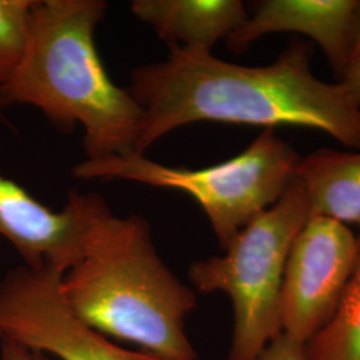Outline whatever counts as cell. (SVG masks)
Segmentation results:
<instances>
[{
	"mask_svg": "<svg viewBox=\"0 0 360 360\" xmlns=\"http://www.w3.org/2000/svg\"><path fill=\"white\" fill-rule=\"evenodd\" d=\"M35 0H0V86L13 77L26 52Z\"/></svg>",
	"mask_w": 360,
	"mask_h": 360,
	"instance_id": "13",
	"label": "cell"
},
{
	"mask_svg": "<svg viewBox=\"0 0 360 360\" xmlns=\"http://www.w3.org/2000/svg\"><path fill=\"white\" fill-rule=\"evenodd\" d=\"M360 58V0L358 7V16H356V28H355V41H354V58L352 63Z\"/></svg>",
	"mask_w": 360,
	"mask_h": 360,
	"instance_id": "17",
	"label": "cell"
},
{
	"mask_svg": "<svg viewBox=\"0 0 360 360\" xmlns=\"http://www.w3.org/2000/svg\"><path fill=\"white\" fill-rule=\"evenodd\" d=\"M309 219L294 179L281 200L239 232L223 255L193 262L188 279L202 294L221 292L233 309L229 360H257L281 330V292L291 245Z\"/></svg>",
	"mask_w": 360,
	"mask_h": 360,
	"instance_id": "5",
	"label": "cell"
},
{
	"mask_svg": "<svg viewBox=\"0 0 360 360\" xmlns=\"http://www.w3.org/2000/svg\"><path fill=\"white\" fill-rule=\"evenodd\" d=\"M1 339H3V336H1V333H0V342H1Z\"/></svg>",
	"mask_w": 360,
	"mask_h": 360,
	"instance_id": "18",
	"label": "cell"
},
{
	"mask_svg": "<svg viewBox=\"0 0 360 360\" xmlns=\"http://www.w3.org/2000/svg\"><path fill=\"white\" fill-rule=\"evenodd\" d=\"M0 360H55L50 355L26 347L10 339L0 342Z\"/></svg>",
	"mask_w": 360,
	"mask_h": 360,
	"instance_id": "15",
	"label": "cell"
},
{
	"mask_svg": "<svg viewBox=\"0 0 360 360\" xmlns=\"http://www.w3.org/2000/svg\"><path fill=\"white\" fill-rule=\"evenodd\" d=\"M359 0H262L227 39L229 50L245 52L271 34L303 35L322 50L339 82L352 65Z\"/></svg>",
	"mask_w": 360,
	"mask_h": 360,
	"instance_id": "9",
	"label": "cell"
},
{
	"mask_svg": "<svg viewBox=\"0 0 360 360\" xmlns=\"http://www.w3.org/2000/svg\"><path fill=\"white\" fill-rule=\"evenodd\" d=\"M103 0H35L26 52L0 102L39 108L56 127L84 129L87 159L138 154L143 110L108 77L95 44Z\"/></svg>",
	"mask_w": 360,
	"mask_h": 360,
	"instance_id": "3",
	"label": "cell"
},
{
	"mask_svg": "<svg viewBox=\"0 0 360 360\" xmlns=\"http://www.w3.org/2000/svg\"><path fill=\"white\" fill-rule=\"evenodd\" d=\"M358 257V236L348 226L309 217L285 263L281 292L282 334L306 345L330 322Z\"/></svg>",
	"mask_w": 360,
	"mask_h": 360,
	"instance_id": "7",
	"label": "cell"
},
{
	"mask_svg": "<svg viewBox=\"0 0 360 360\" xmlns=\"http://www.w3.org/2000/svg\"><path fill=\"white\" fill-rule=\"evenodd\" d=\"M257 360H309L306 345L281 334L275 336Z\"/></svg>",
	"mask_w": 360,
	"mask_h": 360,
	"instance_id": "14",
	"label": "cell"
},
{
	"mask_svg": "<svg viewBox=\"0 0 360 360\" xmlns=\"http://www.w3.org/2000/svg\"><path fill=\"white\" fill-rule=\"evenodd\" d=\"M63 274L20 266L0 282V333L55 360H166L124 348L80 321L62 294Z\"/></svg>",
	"mask_w": 360,
	"mask_h": 360,
	"instance_id": "6",
	"label": "cell"
},
{
	"mask_svg": "<svg viewBox=\"0 0 360 360\" xmlns=\"http://www.w3.org/2000/svg\"><path fill=\"white\" fill-rule=\"evenodd\" d=\"M295 178L309 203V217L360 227V150H318L300 156Z\"/></svg>",
	"mask_w": 360,
	"mask_h": 360,
	"instance_id": "11",
	"label": "cell"
},
{
	"mask_svg": "<svg viewBox=\"0 0 360 360\" xmlns=\"http://www.w3.org/2000/svg\"><path fill=\"white\" fill-rule=\"evenodd\" d=\"M131 11L169 46L198 51H211L250 16L240 0H134Z\"/></svg>",
	"mask_w": 360,
	"mask_h": 360,
	"instance_id": "10",
	"label": "cell"
},
{
	"mask_svg": "<svg viewBox=\"0 0 360 360\" xmlns=\"http://www.w3.org/2000/svg\"><path fill=\"white\" fill-rule=\"evenodd\" d=\"M95 198L96 193L72 191L63 210L53 211L0 174V236L11 243L27 267L65 275L82 254Z\"/></svg>",
	"mask_w": 360,
	"mask_h": 360,
	"instance_id": "8",
	"label": "cell"
},
{
	"mask_svg": "<svg viewBox=\"0 0 360 360\" xmlns=\"http://www.w3.org/2000/svg\"><path fill=\"white\" fill-rule=\"evenodd\" d=\"M60 285L68 307L96 331L162 359L198 360L186 333L196 291L163 262L142 217H117L96 195L82 254Z\"/></svg>",
	"mask_w": 360,
	"mask_h": 360,
	"instance_id": "2",
	"label": "cell"
},
{
	"mask_svg": "<svg viewBox=\"0 0 360 360\" xmlns=\"http://www.w3.org/2000/svg\"><path fill=\"white\" fill-rule=\"evenodd\" d=\"M314 49L295 39L267 65H235L211 51L169 46L163 62L131 72L129 91L143 110L136 153L183 126L202 122L322 131L360 150V108L340 83L312 71Z\"/></svg>",
	"mask_w": 360,
	"mask_h": 360,
	"instance_id": "1",
	"label": "cell"
},
{
	"mask_svg": "<svg viewBox=\"0 0 360 360\" xmlns=\"http://www.w3.org/2000/svg\"><path fill=\"white\" fill-rule=\"evenodd\" d=\"M338 83L346 91L351 102L360 108V58L349 65L345 77Z\"/></svg>",
	"mask_w": 360,
	"mask_h": 360,
	"instance_id": "16",
	"label": "cell"
},
{
	"mask_svg": "<svg viewBox=\"0 0 360 360\" xmlns=\"http://www.w3.org/2000/svg\"><path fill=\"white\" fill-rule=\"evenodd\" d=\"M359 257L334 316L306 343L309 360H360Z\"/></svg>",
	"mask_w": 360,
	"mask_h": 360,
	"instance_id": "12",
	"label": "cell"
},
{
	"mask_svg": "<svg viewBox=\"0 0 360 360\" xmlns=\"http://www.w3.org/2000/svg\"><path fill=\"white\" fill-rule=\"evenodd\" d=\"M299 159L290 143L267 129L242 153L207 167H174L132 154L86 159L72 168V174L79 179L129 180L187 193L206 214L223 251L281 200L295 179Z\"/></svg>",
	"mask_w": 360,
	"mask_h": 360,
	"instance_id": "4",
	"label": "cell"
}]
</instances>
